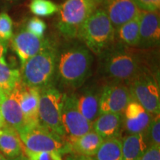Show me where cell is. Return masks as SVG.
<instances>
[{"mask_svg":"<svg viewBox=\"0 0 160 160\" xmlns=\"http://www.w3.org/2000/svg\"><path fill=\"white\" fill-rule=\"evenodd\" d=\"M93 57L84 44L76 43L58 51L56 77L71 89L81 88L91 73Z\"/></svg>","mask_w":160,"mask_h":160,"instance_id":"6da1fadb","label":"cell"},{"mask_svg":"<svg viewBox=\"0 0 160 160\" xmlns=\"http://www.w3.org/2000/svg\"><path fill=\"white\" fill-rule=\"evenodd\" d=\"M99 57V72L112 82H127L143 65L138 56L128 46L115 42Z\"/></svg>","mask_w":160,"mask_h":160,"instance_id":"7a4b0ae2","label":"cell"},{"mask_svg":"<svg viewBox=\"0 0 160 160\" xmlns=\"http://www.w3.org/2000/svg\"><path fill=\"white\" fill-rule=\"evenodd\" d=\"M57 58V49L51 44L46 46L22 65V82L39 90L53 85L56 77Z\"/></svg>","mask_w":160,"mask_h":160,"instance_id":"3957f363","label":"cell"},{"mask_svg":"<svg viewBox=\"0 0 160 160\" xmlns=\"http://www.w3.org/2000/svg\"><path fill=\"white\" fill-rule=\"evenodd\" d=\"M115 31L107 13L99 8L82 25L77 37L92 53L100 56L115 42Z\"/></svg>","mask_w":160,"mask_h":160,"instance_id":"277c9868","label":"cell"},{"mask_svg":"<svg viewBox=\"0 0 160 160\" xmlns=\"http://www.w3.org/2000/svg\"><path fill=\"white\" fill-rule=\"evenodd\" d=\"M100 5L101 0H65L58 11V29L65 37H77L82 25Z\"/></svg>","mask_w":160,"mask_h":160,"instance_id":"5b68a950","label":"cell"},{"mask_svg":"<svg viewBox=\"0 0 160 160\" xmlns=\"http://www.w3.org/2000/svg\"><path fill=\"white\" fill-rule=\"evenodd\" d=\"M26 150L33 152L54 151L61 155L71 153L68 142L40 124L25 125L17 131Z\"/></svg>","mask_w":160,"mask_h":160,"instance_id":"8992f818","label":"cell"},{"mask_svg":"<svg viewBox=\"0 0 160 160\" xmlns=\"http://www.w3.org/2000/svg\"><path fill=\"white\" fill-rule=\"evenodd\" d=\"M126 84L133 100L151 114H160L159 85L157 78L147 67L142 66Z\"/></svg>","mask_w":160,"mask_h":160,"instance_id":"52a82bcc","label":"cell"},{"mask_svg":"<svg viewBox=\"0 0 160 160\" xmlns=\"http://www.w3.org/2000/svg\"><path fill=\"white\" fill-rule=\"evenodd\" d=\"M65 93H62L53 85L39 90V124L65 139L62 123L61 110Z\"/></svg>","mask_w":160,"mask_h":160,"instance_id":"ba28073f","label":"cell"},{"mask_svg":"<svg viewBox=\"0 0 160 160\" xmlns=\"http://www.w3.org/2000/svg\"><path fill=\"white\" fill-rule=\"evenodd\" d=\"M61 117L66 141L81 137L92 130L93 124L84 117L78 108L75 94H65Z\"/></svg>","mask_w":160,"mask_h":160,"instance_id":"9c48e42d","label":"cell"},{"mask_svg":"<svg viewBox=\"0 0 160 160\" xmlns=\"http://www.w3.org/2000/svg\"><path fill=\"white\" fill-rule=\"evenodd\" d=\"M133 99L125 82H112L102 88L99 99V114L105 113H123Z\"/></svg>","mask_w":160,"mask_h":160,"instance_id":"30bf717a","label":"cell"},{"mask_svg":"<svg viewBox=\"0 0 160 160\" xmlns=\"http://www.w3.org/2000/svg\"><path fill=\"white\" fill-rule=\"evenodd\" d=\"M11 39L12 48L20 59L22 65L51 44L48 39L36 37L26 29L18 31Z\"/></svg>","mask_w":160,"mask_h":160,"instance_id":"8fae6325","label":"cell"},{"mask_svg":"<svg viewBox=\"0 0 160 160\" xmlns=\"http://www.w3.org/2000/svg\"><path fill=\"white\" fill-rule=\"evenodd\" d=\"M153 117V115L132 99L122 113V128L128 135L145 133Z\"/></svg>","mask_w":160,"mask_h":160,"instance_id":"7c38bea8","label":"cell"},{"mask_svg":"<svg viewBox=\"0 0 160 160\" xmlns=\"http://www.w3.org/2000/svg\"><path fill=\"white\" fill-rule=\"evenodd\" d=\"M101 5L115 31L137 17L142 11L134 0H101Z\"/></svg>","mask_w":160,"mask_h":160,"instance_id":"4fadbf2b","label":"cell"},{"mask_svg":"<svg viewBox=\"0 0 160 160\" xmlns=\"http://www.w3.org/2000/svg\"><path fill=\"white\" fill-rule=\"evenodd\" d=\"M160 22L159 12L141 11L137 48L147 49L159 44Z\"/></svg>","mask_w":160,"mask_h":160,"instance_id":"5bb4252c","label":"cell"},{"mask_svg":"<svg viewBox=\"0 0 160 160\" xmlns=\"http://www.w3.org/2000/svg\"><path fill=\"white\" fill-rule=\"evenodd\" d=\"M21 83L11 93L6 95L5 99L0 105L6 125L13 128L17 131L26 125L19 104Z\"/></svg>","mask_w":160,"mask_h":160,"instance_id":"9a60e30c","label":"cell"},{"mask_svg":"<svg viewBox=\"0 0 160 160\" xmlns=\"http://www.w3.org/2000/svg\"><path fill=\"white\" fill-rule=\"evenodd\" d=\"M102 88L97 84H91L84 88L78 95L75 94L77 107L90 122L99 116V99Z\"/></svg>","mask_w":160,"mask_h":160,"instance_id":"2e32d148","label":"cell"},{"mask_svg":"<svg viewBox=\"0 0 160 160\" xmlns=\"http://www.w3.org/2000/svg\"><path fill=\"white\" fill-rule=\"evenodd\" d=\"M39 90L29 87L22 82L20 87L19 104L25 120V125H36L39 120Z\"/></svg>","mask_w":160,"mask_h":160,"instance_id":"e0dca14e","label":"cell"},{"mask_svg":"<svg viewBox=\"0 0 160 160\" xmlns=\"http://www.w3.org/2000/svg\"><path fill=\"white\" fill-rule=\"evenodd\" d=\"M122 128V113H101L92 125V130L103 140L119 138Z\"/></svg>","mask_w":160,"mask_h":160,"instance_id":"ac0fdd59","label":"cell"},{"mask_svg":"<svg viewBox=\"0 0 160 160\" xmlns=\"http://www.w3.org/2000/svg\"><path fill=\"white\" fill-rule=\"evenodd\" d=\"M103 141L102 138L91 130L81 137L67 142L70 145L71 153L78 155L93 157Z\"/></svg>","mask_w":160,"mask_h":160,"instance_id":"d6986e66","label":"cell"},{"mask_svg":"<svg viewBox=\"0 0 160 160\" xmlns=\"http://www.w3.org/2000/svg\"><path fill=\"white\" fill-rule=\"evenodd\" d=\"M148 146L145 133L125 136L122 139V160H140Z\"/></svg>","mask_w":160,"mask_h":160,"instance_id":"ffe728a7","label":"cell"},{"mask_svg":"<svg viewBox=\"0 0 160 160\" xmlns=\"http://www.w3.org/2000/svg\"><path fill=\"white\" fill-rule=\"evenodd\" d=\"M0 152L8 159L24 152V145L17 131L10 126L5 125L0 129Z\"/></svg>","mask_w":160,"mask_h":160,"instance_id":"44dd1931","label":"cell"},{"mask_svg":"<svg viewBox=\"0 0 160 160\" xmlns=\"http://www.w3.org/2000/svg\"><path fill=\"white\" fill-rule=\"evenodd\" d=\"M140 13L116 30L115 38H117L118 42L128 47H137L139 42Z\"/></svg>","mask_w":160,"mask_h":160,"instance_id":"7402d4cb","label":"cell"},{"mask_svg":"<svg viewBox=\"0 0 160 160\" xmlns=\"http://www.w3.org/2000/svg\"><path fill=\"white\" fill-rule=\"evenodd\" d=\"M21 73L8 65L5 57L0 59V89L8 94L21 82Z\"/></svg>","mask_w":160,"mask_h":160,"instance_id":"603a6c76","label":"cell"},{"mask_svg":"<svg viewBox=\"0 0 160 160\" xmlns=\"http://www.w3.org/2000/svg\"><path fill=\"white\" fill-rule=\"evenodd\" d=\"M93 157L97 160H122V139L104 140Z\"/></svg>","mask_w":160,"mask_h":160,"instance_id":"cb8c5ba5","label":"cell"},{"mask_svg":"<svg viewBox=\"0 0 160 160\" xmlns=\"http://www.w3.org/2000/svg\"><path fill=\"white\" fill-rule=\"evenodd\" d=\"M29 8L37 17H50L58 13L59 6L51 0H31Z\"/></svg>","mask_w":160,"mask_h":160,"instance_id":"d4e9b609","label":"cell"},{"mask_svg":"<svg viewBox=\"0 0 160 160\" xmlns=\"http://www.w3.org/2000/svg\"><path fill=\"white\" fill-rule=\"evenodd\" d=\"M145 134L149 146H160V114L153 116Z\"/></svg>","mask_w":160,"mask_h":160,"instance_id":"484cf974","label":"cell"},{"mask_svg":"<svg viewBox=\"0 0 160 160\" xmlns=\"http://www.w3.org/2000/svg\"><path fill=\"white\" fill-rule=\"evenodd\" d=\"M13 37V21L5 12L0 13V39L9 41Z\"/></svg>","mask_w":160,"mask_h":160,"instance_id":"4316f807","label":"cell"},{"mask_svg":"<svg viewBox=\"0 0 160 160\" xmlns=\"http://www.w3.org/2000/svg\"><path fill=\"white\" fill-rule=\"evenodd\" d=\"M47 28L45 22L38 17H33L28 22L26 30L36 37L43 38Z\"/></svg>","mask_w":160,"mask_h":160,"instance_id":"83f0119b","label":"cell"},{"mask_svg":"<svg viewBox=\"0 0 160 160\" xmlns=\"http://www.w3.org/2000/svg\"><path fill=\"white\" fill-rule=\"evenodd\" d=\"M24 153L30 160H63L62 155L54 151L33 152L28 151L24 148Z\"/></svg>","mask_w":160,"mask_h":160,"instance_id":"f1b7e54d","label":"cell"},{"mask_svg":"<svg viewBox=\"0 0 160 160\" xmlns=\"http://www.w3.org/2000/svg\"><path fill=\"white\" fill-rule=\"evenodd\" d=\"M142 11H158L160 7V0H134Z\"/></svg>","mask_w":160,"mask_h":160,"instance_id":"f546056e","label":"cell"},{"mask_svg":"<svg viewBox=\"0 0 160 160\" xmlns=\"http://www.w3.org/2000/svg\"><path fill=\"white\" fill-rule=\"evenodd\" d=\"M140 160H160V146H148Z\"/></svg>","mask_w":160,"mask_h":160,"instance_id":"4dcf8cb0","label":"cell"},{"mask_svg":"<svg viewBox=\"0 0 160 160\" xmlns=\"http://www.w3.org/2000/svg\"><path fill=\"white\" fill-rule=\"evenodd\" d=\"M69 154L71 155V157H69L68 160H97L94 157L78 155L73 153H69Z\"/></svg>","mask_w":160,"mask_h":160,"instance_id":"1f68e13d","label":"cell"},{"mask_svg":"<svg viewBox=\"0 0 160 160\" xmlns=\"http://www.w3.org/2000/svg\"><path fill=\"white\" fill-rule=\"evenodd\" d=\"M8 41L0 39V59L5 57L8 49Z\"/></svg>","mask_w":160,"mask_h":160,"instance_id":"d6a6232c","label":"cell"},{"mask_svg":"<svg viewBox=\"0 0 160 160\" xmlns=\"http://www.w3.org/2000/svg\"><path fill=\"white\" fill-rule=\"evenodd\" d=\"M4 4L7 5H15V4L19 3L20 2H22V0H1Z\"/></svg>","mask_w":160,"mask_h":160,"instance_id":"836d02e7","label":"cell"},{"mask_svg":"<svg viewBox=\"0 0 160 160\" xmlns=\"http://www.w3.org/2000/svg\"><path fill=\"white\" fill-rule=\"evenodd\" d=\"M8 160H30L29 158L26 156L25 153H22L18 157L15 158H12V159H8Z\"/></svg>","mask_w":160,"mask_h":160,"instance_id":"e575fe53","label":"cell"},{"mask_svg":"<svg viewBox=\"0 0 160 160\" xmlns=\"http://www.w3.org/2000/svg\"><path fill=\"white\" fill-rule=\"evenodd\" d=\"M6 124H5V119H4L3 118V116H2V111H1V108H0V128H3L4 126H5Z\"/></svg>","mask_w":160,"mask_h":160,"instance_id":"d590c367","label":"cell"},{"mask_svg":"<svg viewBox=\"0 0 160 160\" xmlns=\"http://www.w3.org/2000/svg\"><path fill=\"white\" fill-rule=\"evenodd\" d=\"M6 97V94L4 92L2 91L1 89H0V105H1L2 102H3V100L5 99V98Z\"/></svg>","mask_w":160,"mask_h":160,"instance_id":"8d00e7d4","label":"cell"},{"mask_svg":"<svg viewBox=\"0 0 160 160\" xmlns=\"http://www.w3.org/2000/svg\"><path fill=\"white\" fill-rule=\"evenodd\" d=\"M0 160H8L7 158H6L1 152H0Z\"/></svg>","mask_w":160,"mask_h":160,"instance_id":"74e56055","label":"cell"},{"mask_svg":"<svg viewBox=\"0 0 160 160\" xmlns=\"http://www.w3.org/2000/svg\"><path fill=\"white\" fill-rule=\"evenodd\" d=\"M0 129H1V128H0Z\"/></svg>","mask_w":160,"mask_h":160,"instance_id":"f35d334b","label":"cell"}]
</instances>
